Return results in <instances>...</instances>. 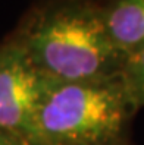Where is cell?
Segmentation results:
<instances>
[{
	"mask_svg": "<svg viewBox=\"0 0 144 145\" xmlns=\"http://www.w3.org/2000/svg\"><path fill=\"white\" fill-rule=\"evenodd\" d=\"M101 19L124 60L144 48V0H107L101 5Z\"/></svg>",
	"mask_w": 144,
	"mask_h": 145,
	"instance_id": "277c9868",
	"label": "cell"
},
{
	"mask_svg": "<svg viewBox=\"0 0 144 145\" xmlns=\"http://www.w3.org/2000/svg\"><path fill=\"white\" fill-rule=\"evenodd\" d=\"M134 110L119 75L81 82L46 78L27 145H118Z\"/></svg>",
	"mask_w": 144,
	"mask_h": 145,
	"instance_id": "7a4b0ae2",
	"label": "cell"
},
{
	"mask_svg": "<svg viewBox=\"0 0 144 145\" xmlns=\"http://www.w3.org/2000/svg\"><path fill=\"white\" fill-rule=\"evenodd\" d=\"M44 84L21 42L0 50V132L27 145Z\"/></svg>",
	"mask_w": 144,
	"mask_h": 145,
	"instance_id": "3957f363",
	"label": "cell"
},
{
	"mask_svg": "<svg viewBox=\"0 0 144 145\" xmlns=\"http://www.w3.org/2000/svg\"><path fill=\"white\" fill-rule=\"evenodd\" d=\"M19 42L37 71L52 81L113 78L125 62L107 37L101 5L94 0H65L41 10Z\"/></svg>",
	"mask_w": 144,
	"mask_h": 145,
	"instance_id": "6da1fadb",
	"label": "cell"
},
{
	"mask_svg": "<svg viewBox=\"0 0 144 145\" xmlns=\"http://www.w3.org/2000/svg\"><path fill=\"white\" fill-rule=\"evenodd\" d=\"M119 79L135 108L144 106V48L124 62Z\"/></svg>",
	"mask_w": 144,
	"mask_h": 145,
	"instance_id": "5b68a950",
	"label": "cell"
},
{
	"mask_svg": "<svg viewBox=\"0 0 144 145\" xmlns=\"http://www.w3.org/2000/svg\"><path fill=\"white\" fill-rule=\"evenodd\" d=\"M0 145H22V144L18 142L16 139H13V138H11V136H7V135L0 132Z\"/></svg>",
	"mask_w": 144,
	"mask_h": 145,
	"instance_id": "8992f818",
	"label": "cell"
}]
</instances>
